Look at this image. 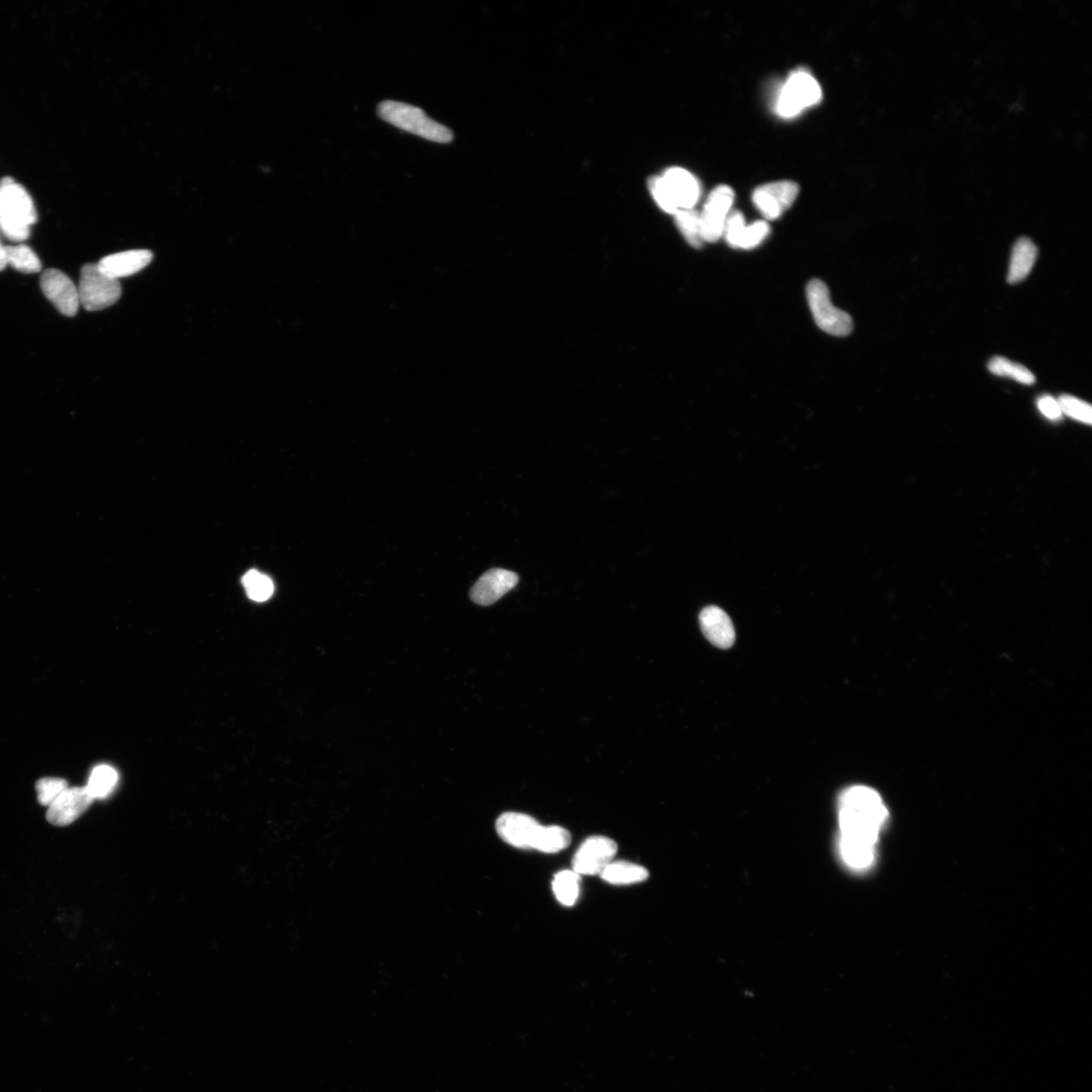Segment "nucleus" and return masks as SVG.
Masks as SVG:
<instances>
[{"label":"nucleus","mask_w":1092,"mask_h":1092,"mask_svg":"<svg viewBox=\"0 0 1092 1092\" xmlns=\"http://www.w3.org/2000/svg\"><path fill=\"white\" fill-rule=\"evenodd\" d=\"M243 586L249 597L253 601L264 602L269 601L274 591L271 577L252 570L243 576Z\"/></svg>","instance_id":"393cba45"},{"label":"nucleus","mask_w":1092,"mask_h":1092,"mask_svg":"<svg viewBox=\"0 0 1092 1092\" xmlns=\"http://www.w3.org/2000/svg\"><path fill=\"white\" fill-rule=\"evenodd\" d=\"M661 177L677 212L694 210L696 203L701 197V188L698 178L688 170L680 167L668 169Z\"/></svg>","instance_id":"4468645a"},{"label":"nucleus","mask_w":1092,"mask_h":1092,"mask_svg":"<svg viewBox=\"0 0 1092 1092\" xmlns=\"http://www.w3.org/2000/svg\"><path fill=\"white\" fill-rule=\"evenodd\" d=\"M37 221L33 199L24 187L6 177L0 182V231L13 242L21 243L30 237Z\"/></svg>","instance_id":"f03ea898"},{"label":"nucleus","mask_w":1092,"mask_h":1092,"mask_svg":"<svg viewBox=\"0 0 1092 1092\" xmlns=\"http://www.w3.org/2000/svg\"><path fill=\"white\" fill-rule=\"evenodd\" d=\"M500 838L518 849H532L543 853L549 827L532 817L517 812H506L496 822Z\"/></svg>","instance_id":"423d86ee"},{"label":"nucleus","mask_w":1092,"mask_h":1092,"mask_svg":"<svg viewBox=\"0 0 1092 1092\" xmlns=\"http://www.w3.org/2000/svg\"><path fill=\"white\" fill-rule=\"evenodd\" d=\"M734 191L731 187L715 188L699 212L703 242L714 243L723 237L725 222L732 212Z\"/></svg>","instance_id":"6e6552de"},{"label":"nucleus","mask_w":1092,"mask_h":1092,"mask_svg":"<svg viewBox=\"0 0 1092 1092\" xmlns=\"http://www.w3.org/2000/svg\"><path fill=\"white\" fill-rule=\"evenodd\" d=\"M822 92L820 85L812 75L799 70L790 75L777 101V113L783 117L796 116L803 110L819 103Z\"/></svg>","instance_id":"0eeeda50"},{"label":"nucleus","mask_w":1092,"mask_h":1092,"mask_svg":"<svg viewBox=\"0 0 1092 1092\" xmlns=\"http://www.w3.org/2000/svg\"><path fill=\"white\" fill-rule=\"evenodd\" d=\"M840 852L843 861L855 871L874 864L876 844L888 819V810L875 790L854 786L840 799Z\"/></svg>","instance_id":"f257e3e1"},{"label":"nucleus","mask_w":1092,"mask_h":1092,"mask_svg":"<svg viewBox=\"0 0 1092 1092\" xmlns=\"http://www.w3.org/2000/svg\"><path fill=\"white\" fill-rule=\"evenodd\" d=\"M617 843L609 838L595 836L587 839L573 859V871L577 875H601L613 862Z\"/></svg>","instance_id":"9d476101"},{"label":"nucleus","mask_w":1092,"mask_h":1092,"mask_svg":"<svg viewBox=\"0 0 1092 1092\" xmlns=\"http://www.w3.org/2000/svg\"><path fill=\"white\" fill-rule=\"evenodd\" d=\"M518 582L516 573L492 569L479 577L470 591V598L478 605L490 606L516 588Z\"/></svg>","instance_id":"2eb2a0df"},{"label":"nucleus","mask_w":1092,"mask_h":1092,"mask_svg":"<svg viewBox=\"0 0 1092 1092\" xmlns=\"http://www.w3.org/2000/svg\"><path fill=\"white\" fill-rule=\"evenodd\" d=\"M80 305L90 312L115 304L122 295L120 281L105 275L98 264L82 267L79 285Z\"/></svg>","instance_id":"39448f33"},{"label":"nucleus","mask_w":1092,"mask_h":1092,"mask_svg":"<svg viewBox=\"0 0 1092 1092\" xmlns=\"http://www.w3.org/2000/svg\"><path fill=\"white\" fill-rule=\"evenodd\" d=\"M1058 403L1062 408V414H1065L1074 420L1086 424H1091L1092 409L1091 406L1084 401H1081L1073 395L1064 394L1059 398Z\"/></svg>","instance_id":"bb28decb"},{"label":"nucleus","mask_w":1092,"mask_h":1092,"mask_svg":"<svg viewBox=\"0 0 1092 1092\" xmlns=\"http://www.w3.org/2000/svg\"><path fill=\"white\" fill-rule=\"evenodd\" d=\"M67 788L68 784L64 779L42 778L39 780L36 790L40 805L50 807Z\"/></svg>","instance_id":"a878e982"},{"label":"nucleus","mask_w":1092,"mask_h":1092,"mask_svg":"<svg viewBox=\"0 0 1092 1092\" xmlns=\"http://www.w3.org/2000/svg\"><path fill=\"white\" fill-rule=\"evenodd\" d=\"M798 194L799 187L795 182L781 180L758 188L753 201L767 221H773L794 205Z\"/></svg>","instance_id":"1a4fd4ad"},{"label":"nucleus","mask_w":1092,"mask_h":1092,"mask_svg":"<svg viewBox=\"0 0 1092 1092\" xmlns=\"http://www.w3.org/2000/svg\"><path fill=\"white\" fill-rule=\"evenodd\" d=\"M153 254L149 250H131L103 257L99 269L114 280L133 275L152 263Z\"/></svg>","instance_id":"f3484780"},{"label":"nucleus","mask_w":1092,"mask_h":1092,"mask_svg":"<svg viewBox=\"0 0 1092 1092\" xmlns=\"http://www.w3.org/2000/svg\"><path fill=\"white\" fill-rule=\"evenodd\" d=\"M807 296L812 316L823 332L837 337L852 334L854 323L851 316L832 305L826 284L819 280L809 282Z\"/></svg>","instance_id":"20e7f679"},{"label":"nucleus","mask_w":1092,"mask_h":1092,"mask_svg":"<svg viewBox=\"0 0 1092 1092\" xmlns=\"http://www.w3.org/2000/svg\"><path fill=\"white\" fill-rule=\"evenodd\" d=\"M677 226L683 237L694 249H700L703 245L700 229L699 212L695 210H683L674 213Z\"/></svg>","instance_id":"b1692460"},{"label":"nucleus","mask_w":1092,"mask_h":1092,"mask_svg":"<svg viewBox=\"0 0 1092 1092\" xmlns=\"http://www.w3.org/2000/svg\"><path fill=\"white\" fill-rule=\"evenodd\" d=\"M553 893L565 906H573L580 895V875L574 871H562L554 876Z\"/></svg>","instance_id":"4be33fe9"},{"label":"nucleus","mask_w":1092,"mask_h":1092,"mask_svg":"<svg viewBox=\"0 0 1092 1092\" xmlns=\"http://www.w3.org/2000/svg\"><path fill=\"white\" fill-rule=\"evenodd\" d=\"M6 267V246L0 242V272H3Z\"/></svg>","instance_id":"c756f323"},{"label":"nucleus","mask_w":1092,"mask_h":1092,"mask_svg":"<svg viewBox=\"0 0 1092 1092\" xmlns=\"http://www.w3.org/2000/svg\"><path fill=\"white\" fill-rule=\"evenodd\" d=\"M6 265L21 273H38L42 270L39 257L25 244L6 246Z\"/></svg>","instance_id":"aec40b11"},{"label":"nucleus","mask_w":1092,"mask_h":1092,"mask_svg":"<svg viewBox=\"0 0 1092 1092\" xmlns=\"http://www.w3.org/2000/svg\"><path fill=\"white\" fill-rule=\"evenodd\" d=\"M989 370L998 377L1011 378L1024 384L1035 383L1036 378L1030 370L1022 364L1015 363L1001 357H995L989 362Z\"/></svg>","instance_id":"5701e85b"},{"label":"nucleus","mask_w":1092,"mask_h":1092,"mask_svg":"<svg viewBox=\"0 0 1092 1092\" xmlns=\"http://www.w3.org/2000/svg\"><path fill=\"white\" fill-rule=\"evenodd\" d=\"M117 783H119V775L116 770L108 765H102L93 769L88 786L85 788L88 789L93 800L103 799L113 794Z\"/></svg>","instance_id":"412c9836"},{"label":"nucleus","mask_w":1092,"mask_h":1092,"mask_svg":"<svg viewBox=\"0 0 1092 1092\" xmlns=\"http://www.w3.org/2000/svg\"><path fill=\"white\" fill-rule=\"evenodd\" d=\"M649 187L650 194L652 197H654L659 207L663 212H666L672 213V215H674V213L677 212V210L673 206V203L670 198L669 192L666 188L665 184H663L661 177V176L651 177L649 182Z\"/></svg>","instance_id":"cd10ccee"},{"label":"nucleus","mask_w":1092,"mask_h":1092,"mask_svg":"<svg viewBox=\"0 0 1092 1092\" xmlns=\"http://www.w3.org/2000/svg\"><path fill=\"white\" fill-rule=\"evenodd\" d=\"M769 234L770 224L767 221L746 224L743 213L734 211L726 220L723 237L731 248L749 250L761 245Z\"/></svg>","instance_id":"f8f14e48"},{"label":"nucleus","mask_w":1092,"mask_h":1092,"mask_svg":"<svg viewBox=\"0 0 1092 1092\" xmlns=\"http://www.w3.org/2000/svg\"><path fill=\"white\" fill-rule=\"evenodd\" d=\"M702 634L711 644L720 649H730L735 639V631L730 616L722 609L709 606L699 615Z\"/></svg>","instance_id":"dca6fc26"},{"label":"nucleus","mask_w":1092,"mask_h":1092,"mask_svg":"<svg viewBox=\"0 0 1092 1092\" xmlns=\"http://www.w3.org/2000/svg\"><path fill=\"white\" fill-rule=\"evenodd\" d=\"M40 284L42 294L62 315H77L80 307L79 287L67 274L58 270H48L42 273Z\"/></svg>","instance_id":"9b49d317"},{"label":"nucleus","mask_w":1092,"mask_h":1092,"mask_svg":"<svg viewBox=\"0 0 1092 1092\" xmlns=\"http://www.w3.org/2000/svg\"><path fill=\"white\" fill-rule=\"evenodd\" d=\"M93 798L85 787L67 788L52 803L47 811V820L57 827H67L87 811Z\"/></svg>","instance_id":"ddd939ff"},{"label":"nucleus","mask_w":1092,"mask_h":1092,"mask_svg":"<svg viewBox=\"0 0 1092 1092\" xmlns=\"http://www.w3.org/2000/svg\"><path fill=\"white\" fill-rule=\"evenodd\" d=\"M1037 257V246L1027 238L1015 242L1010 262L1008 282L1018 284L1030 274Z\"/></svg>","instance_id":"a211bd4d"},{"label":"nucleus","mask_w":1092,"mask_h":1092,"mask_svg":"<svg viewBox=\"0 0 1092 1092\" xmlns=\"http://www.w3.org/2000/svg\"><path fill=\"white\" fill-rule=\"evenodd\" d=\"M378 114L382 120L401 130L419 136L436 143H451L454 134L448 127L431 119L417 106L399 102L385 101L380 103Z\"/></svg>","instance_id":"7ed1b4c3"},{"label":"nucleus","mask_w":1092,"mask_h":1092,"mask_svg":"<svg viewBox=\"0 0 1092 1092\" xmlns=\"http://www.w3.org/2000/svg\"><path fill=\"white\" fill-rule=\"evenodd\" d=\"M649 871L637 864L625 861L610 863L601 874L603 880L613 885H630L645 881Z\"/></svg>","instance_id":"6ab92c4d"},{"label":"nucleus","mask_w":1092,"mask_h":1092,"mask_svg":"<svg viewBox=\"0 0 1092 1092\" xmlns=\"http://www.w3.org/2000/svg\"><path fill=\"white\" fill-rule=\"evenodd\" d=\"M1037 408L1050 420H1059L1063 415L1058 400L1050 397V395H1043V397L1038 399Z\"/></svg>","instance_id":"c85d7f7f"}]
</instances>
